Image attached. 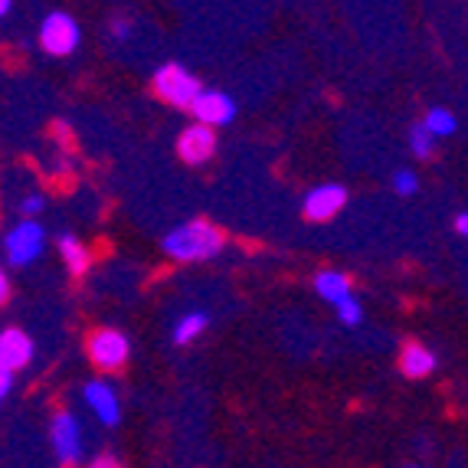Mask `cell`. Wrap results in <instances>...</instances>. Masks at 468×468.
Returning a JSON list of instances; mask_svg holds the SVG:
<instances>
[{
	"mask_svg": "<svg viewBox=\"0 0 468 468\" xmlns=\"http://www.w3.org/2000/svg\"><path fill=\"white\" fill-rule=\"evenodd\" d=\"M161 246L174 262H207L227 250V236L210 219H187L177 229H171Z\"/></svg>",
	"mask_w": 468,
	"mask_h": 468,
	"instance_id": "6da1fadb",
	"label": "cell"
},
{
	"mask_svg": "<svg viewBox=\"0 0 468 468\" xmlns=\"http://www.w3.org/2000/svg\"><path fill=\"white\" fill-rule=\"evenodd\" d=\"M151 86H154V95L174 109H194L197 99L203 95L200 79L194 76L190 69H184L180 63H167L154 72L151 79Z\"/></svg>",
	"mask_w": 468,
	"mask_h": 468,
	"instance_id": "7a4b0ae2",
	"label": "cell"
},
{
	"mask_svg": "<svg viewBox=\"0 0 468 468\" xmlns=\"http://www.w3.org/2000/svg\"><path fill=\"white\" fill-rule=\"evenodd\" d=\"M43 250H47V229L30 217L20 219V223L4 236V259H7V266H14V269L33 266V262L43 256Z\"/></svg>",
	"mask_w": 468,
	"mask_h": 468,
	"instance_id": "3957f363",
	"label": "cell"
},
{
	"mask_svg": "<svg viewBox=\"0 0 468 468\" xmlns=\"http://www.w3.org/2000/svg\"><path fill=\"white\" fill-rule=\"evenodd\" d=\"M132 357V341H128L122 331L115 328H99L89 337V360L95 367L105 370V374H115L122 370Z\"/></svg>",
	"mask_w": 468,
	"mask_h": 468,
	"instance_id": "277c9868",
	"label": "cell"
},
{
	"mask_svg": "<svg viewBox=\"0 0 468 468\" xmlns=\"http://www.w3.org/2000/svg\"><path fill=\"white\" fill-rule=\"evenodd\" d=\"M79 24L76 16L66 14V10H53V14L43 16V24H39V47L47 49L49 56H69L79 49Z\"/></svg>",
	"mask_w": 468,
	"mask_h": 468,
	"instance_id": "5b68a950",
	"label": "cell"
},
{
	"mask_svg": "<svg viewBox=\"0 0 468 468\" xmlns=\"http://www.w3.org/2000/svg\"><path fill=\"white\" fill-rule=\"evenodd\" d=\"M344 207H347V187H344V184H318V187L308 190L302 200L304 219H312V223L335 219Z\"/></svg>",
	"mask_w": 468,
	"mask_h": 468,
	"instance_id": "8992f818",
	"label": "cell"
},
{
	"mask_svg": "<svg viewBox=\"0 0 468 468\" xmlns=\"http://www.w3.org/2000/svg\"><path fill=\"white\" fill-rule=\"evenodd\" d=\"M213 151H217V132H213L210 125L194 122V125H187L180 132L177 154L184 165H207L213 157Z\"/></svg>",
	"mask_w": 468,
	"mask_h": 468,
	"instance_id": "52a82bcc",
	"label": "cell"
},
{
	"mask_svg": "<svg viewBox=\"0 0 468 468\" xmlns=\"http://www.w3.org/2000/svg\"><path fill=\"white\" fill-rule=\"evenodd\" d=\"M190 112H194V122H200V125L223 128L236 118V101L233 95L219 92V89H203V95Z\"/></svg>",
	"mask_w": 468,
	"mask_h": 468,
	"instance_id": "ba28073f",
	"label": "cell"
},
{
	"mask_svg": "<svg viewBox=\"0 0 468 468\" xmlns=\"http://www.w3.org/2000/svg\"><path fill=\"white\" fill-rule=\"evenodd\" d=\"M53 449L66 468H72L79 462V452H82V430H79L76 416L59 413L53 420Z\"/></svg>",
	"mask_w": 468,
	"mask_h": 468,
	"instance_id": "9c48e42d",
	"label": "cell"
},
{
	"mask_svg": "<svg viewBox=\"0 0 468 468\" xmlns=\"http://www.w3.org/2000/svg\"><path fill=\"white\" fill-rule=\"evenodd\" d=\"M33 360V341L27 331L7 328L0 335V367L4 370H24Z\"/></svg>",
	"mask_w": 468,
	"mask_h": 468,
	"instance_id": "30bf717a",
	"label": "cell"
},
{
	"mask_svg": "<svg viewBox=\"0 0 468 468\" xmlns=\"http://www.w3.org/2000/svg\"><path fill=\"white\" fill-rule=\"evenodd\" d=\"M86 403H89V410H92L95 416H99L105 426H115L118 422V413H122V406H118V397H115V390H112L109 383L105 380H92V383H86Z\"/></svg>",
	"mask_w": 468,
	"mask_h": 468,
	"instance_id": "8fae6325",
	"label": "cell"
},
{
	"mask_svg": "<svg viewBox=\"0 0 468 468\" xmlns=\"http://www.w3.org/2000/svg\"><path fill=\"white\" fill-rule=\"evenodd\" d=\"M399 370H403L410 380H420V377H430L436 370V354L420 341H410L399 354Z\"/></svg>",
	"mask_w": 468,
	"mask_h": 468,
	"instance_id": "7c38bea8",
	"label": "cell"
},
{
	"mask_svg": "<svg viewBox=\"0 0 468 468\" xmlns=\"http://www.w3.org/2000/svg\"><path fill=\"white\" fill-rule=\"evenodd\" d=\"M314 292L337 308L344 298H351V279H347L344 272H337V269H324V272L314 275Z\"/></svg>",
	"mask_w": 468,
	"mask_h": 468,
	"instance_id": "4fadbf2b",
	"label": "cell"
},
{
	"mask_svg": "<svg viewBox=\"0 0 468 468\" xmlns=\"http://www.w3.org/2000/svg\"><path fill=\"white\" fill-rule=\"evenodd\" d=\"M56 246H59V256H63L66 269H69V272L76 275V279H79V275H86V272H89V262H92V256H89V250L76 239V236H72V233H63Z\"/></svg>",
	"mask_w": 468,
	"mask_h": 468,
	"instance_id": "5bb4252c",
	"label": "cell"
},
{
	"mask_svg": "<svg viewBox=\"0 0 468 468\" xmlns=\"http://www.w3.org/2000/svg\"><path fill=\"white\" fill-rule=\"evenodd\" d=\"M207 324H210V318L203 312H187L174 324V344H190L194 337H200L207 331Z\"/></svg>",
	"mask_w": 468,
	"mask_h": 468,
	"instance_id": "9a60e30c",
	"label": "cell"
},
{
	"mask_svg": "<svg viewBox=\"0 0 468 468\" xmlns=\"http://www.w3.org/2000/svg\"><path fill=\"white\" fill-rule=\"evenodd\" d=\"M426 128H430L436 138H449V134H455V128H459V122H455V115L449 109H442V105H436V109L426 112Z\"/></svg>",
	"mask_w": 468,
	"mask_h": 468,
	"instance_id": "2e32d148",
	"label": "cell"
},
{
	"mask_svg": "<svg viewBox=\"0 0 468 468\" xmlns=\"http://www.w3.org/2000/svg\"><path fill=\"white\" fill-rule=\"evenodd\" d=\"M436 134L426 128V122H416L413 128H410V148H413L416 157H430L432 151H436Z\"/></svg>",
	"mask_w": 468,
	"mask_h": 468,
	"instance_id": "e0dca14e",
	"label": "cell"
},
{
	"mask_svg": "<svg viewBox=\"0 0 468 468\" xmlns=\"http://www.w3.org/2000/svg\"><path fill=\"white\" fill-rule=\"evenodd\" d=\"M335 312H337V318H341V324H347V328H354V324H360V321H364V308H360V302L354 295L344 298Z\"/></svg>",
	"mask_w": 468,
	"mask_h": 468,
	"instance_id": "ac0fdd59",
	"label": "cell"
},
{
	"mask_svg": "<svg viewBox=\"0 0 468 468\" xmlns=\"http://www.w3.org/2000/svg\"><path fill=\"white\" fill-rule=\"evenodd\" d=\"M416 187H420V177H416L413 171H397V174H393V190H397L399 197H413Z\"/></svg>",
	"mask_w": 468,
	"mask_h": 468,
	"instance_id": "d6986e66",
	"label": "cell"
},
{
	"mask_svg": "<svg viewBox=\"0 0 468 468\" xmlns=\"http://www.w3.org/2000/svg\"><path fill=\"white\" fill-rule=\"evenodd\" d=\"M43 203H47V200H43L39 194H30V197H24V200H20V210H24L27 217H37V213L43 210Z\"/></svg>",
	"mask_w": 468,
	"mask_h": 468,
	"instance_id": "ffe728a7",
	"label": "cell"
},
{
	"mask_svg": "<svg viewBox=\"0 0 468 468\" xmlns=\"http://www.w3.org/2000/svg\"><path fill=\"white\" fill-rule=\"evenodd\" d=\"M112 37L128 39V37H132V24H128V20H122V16H115V20H112Z\"/></svg>",
	"mask_w": 468,
	"mask_h": 468,
	"instance_id": "44dd1931",
	"label": "cell"
},
{
	"mask_svg": "<svg viewBox=\"0 0 468 468\" xmlns=\"http://www.w3.org/2000/svg\"><path fill=\"white\" fill-rule=\"evenodd\" d=\"M92 468H125V465H122L112 452H101V455H95Z\"/></svg>",
	"mask_w": 468,
	"mask_h": 468,
	"instance_id": "7402d4cb",
	"label": "cell"
},
{
	"mask_svg": "<svg viewBox=\"0 0 468 468\" xmlns=\"http://www.w3.org/2000/svg\"><path fill=\"white\" fill-rule=\"evenodd\" d=\"M10 387H14V370H4V367H0V397H7Z\"/></svg>",
	"mask_w": 468,
	"mask_h": 468,
	"instance_id": "603a6c76",
	"label": "cell"
},
{
	"mask_svg": "<svg viewBox=\"0 0 468 468\" xmlns=\"http://www.w3.org/2000/svg\"><path fill=\"white\" fill-rule=\"evenodd\" d=\"M455 229H459V236L468 239V213H459V217H455Z\"/></svg>",
	"mask_w": 468,
	"mask_h": 468,
	"instance_id": "cb8c5ba5",
	"label": "cell"
},
{
	"mask_svg": "<svg viewBox=\"0 0 468 468\" xmlns=\"http://www.w3.org/2000/svg\"><path fill=\"white\" fill-rule=\"evenodd\" d=\"M0 302H10V279L0 275Z\"/></svg>",
	"mask_w": 468,
	"mask_h": 468,
	"instance_id": "d4e9b609",
	"label": "cell"
},
{
	"mask_svg": "<svg viewBox=\"0 0 468 468\" xmlns=\"http://www.w3.org/2000/svg\"><path fill=\"white\" fill-rule=\"evenodd\" d=\"M10 4H14V0H0V14H4V16L10 14Z\"/></svg>",
	"mask_w": 468,
	"mask_h": 468,
	"instance_id": "484cf974",
	"label": "cell"
}]
</instances>
